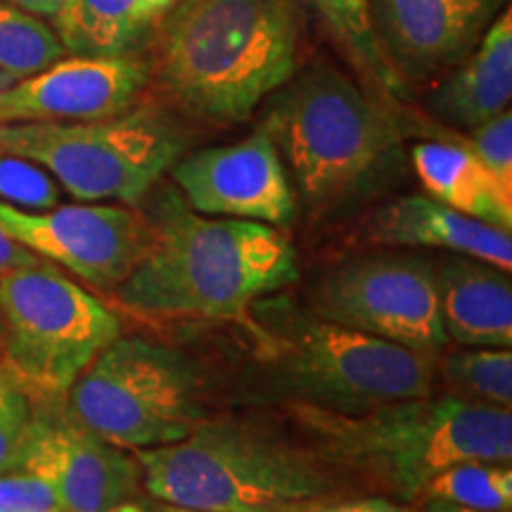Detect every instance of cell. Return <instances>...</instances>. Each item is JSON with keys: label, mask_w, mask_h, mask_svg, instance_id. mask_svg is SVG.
Listing matches in <instances>:
<instances>
[{"label": "cell", "mask_w": 512, "mask_h": 512, "mask_svg": "<svg viewBox=\"0 0 512 512\" xmlns=\"http://www.w3.org/2000/svg\"><path fill=\"white\" fill-rule=\"evenodd\" d=\"M145 221V252L112 290L143 316L245 323L256 302L299 278L292 242L266 223L197 214L171 188Z\"/></svg>", "instance_id": "1"}, {"label": "cell", "mask_w": 512, "mask_h": 512, "mask_svg": "<svg viewBox=\"0 0 512 512\" xmlns=\"http://www.w3.org/2000/svg\"><path fill=\"white\" fill-rule=\"evenodd\" d=\"M311 219H337L399 176V128L342 72L318 64L271 95L264 121Z\"/></svg>", "instance_id": "2"}, {"label": "cell", "mask_w": 512, "mask_h": 512, "mask_svg": "<svg viewBox=\"0 0 512 512\" xmlns=\"http://www.w3.org/2000/svg\"><path fill=\"white\" fill-rule=\"evenodd\" d=\"M299 0H181L166 12L159 76L211 121H245L297 72Z\"/></svg>", "instance_id": "3"}, {"label": "cell", "mask_w": 512, "mask_h": 512, "mask_svg": "<svg viewBox=\"0 0 512 512\" xmlns=\"http://www.w3.org/2000/svg\"><path fill=\"white\" fill-rule=\"evenodd\" d=\"M292 418L323 460L361 472L403 501L463 460H512V408L458 394L418 396L344 415L292 403Z\"/></svg>", "instance_id": "4"}, {"label": "cell", "mask_w": 512, "mask_h": 512, "mask_svg": "<svg viewBox=\"0 0 512 512\" xmlns=\"http://www.w3.org/2000/svg\"><path fill=\"white\" fill-rule=\"evenodd\" d=\"M245 323L268 382L292 403L356 415L434 392V354L344 328L290 299H261Z\"/></svg>", "instance_id": "5"}, {"label": "cell", "mask_w": 512, "mask_h": 512, "mask_svg": "<svg viewBox=\"0 0 512 512\" xmlns=\"http://www.w3.org/2000/svg\"><path fill=\"white\" fill-rule=\"evenodd\" d=\"M143 489L159 503L204 512H278L328 496L335 477L316 451L238 420H200L188 437L133 451Z\"/></svg>", "instance_id": "6"}, {"label": "cell", "mask_w": 512, "mask_h": 512, "mask_svg": "<svg viewBox=\"0 0 512 512\" xmlns=\"http://www.w3.org/2000/svg\"><path fill=\"white\" fill-rule=\"evenodd\" d=\"M0 152L46 169L88 204H138L183 152L178 128L152 110L98 121L0 124Z\"/></svg>", "instance_id": "7"}, {"label": "cell", "mask_w": 512, "mask_h": 512, "mask_svg": "<svg viewBox=\"0 0 512 512\" xmlns=\"http://www.w3.org/2000/svg\"><path fill=\"white\" fill-rule=\"evenodd\" d=\"M119 335L117 311L48 261L0 275V361L34 399L67 394Z\"/></svg>", "instance_id": "8"}, {"label": "cell", "mask_w": 512, "mask_h": 512, "mask_svg": "<svg viewBox=\"0 0 512 512\" xmlns=\"http://www.w3.org/2000/svg\"><path fill=\"white\" fill-rule=\"evenodd\" d=\"M67 394L83 425L131 453L176 444L202 420L192 361L145 337L119 335Z\"/></svg>", "instance_id": "9"}, {"label": "cell", "mask_w": 512, "mask_h": 512, "mask_svg": "<svg viewBox=\"0 0 512 512\" xmlns=\"http://www.w3.org/2000/svg\"><path fill=\"white\" fill-rule=\"evenodd\" d=\"M311 306L320 318L425 354H437L448 342L437 266L420 254L344 261L318 280Z\"/></svg>", "instance_id": "10"}, {"label": "cell", "mask_w": 512, "mask_h": 512, "mask_svg": "<svg viewBox=\"0 0 512 512\" xmlns=\"http://www.w3.org/2000/svg\"><path fill=\"white\" fill-rule=\"evenodd\" d=\"M5 235L95 290H114L150 240L143 216L124 204H64L29 211L0 202Z\"/></svg>", "instance_id": "11"}, {"label": "cell", "mask_w": 512, "mask_h": 512, "mask_svg": "<svg viewBox=\"0 0 512 512\" xmlns=\"http://www.w3.org/2000/svg\"><path fill=\"white\" fill-rule=\"evenodd\" d=\"M19 470L53 486L62 512H112L136 501L143 475L133 453L83 425L62 396H36Z\"/></svg>", "instance_id": "12"}, {"label": "cell", "mask_w": 512, "mask_h": 512, "mask_svg": "<svg viewBox=\"0 0 512 512\" xmlns=\"http://www.w3.org/2000/svg\"><path fill=\"white\" fill-rule=\"evenodd\" d=\"M169 171L185 204L197 214L273 228L290 226L297 214L290 176L278 147L261 126L238 143L178 157Z\"/></svg>", "instance_id": "13"}, {"label": "cell", "mask_w": 512, "mask_h": 512, "mask_svg": "<svg viewBox=\"0 0 512 512\" xmlns=\"http://www.w3.org/2000/svg\"><path fill=\"white\" fill-rule=\"evenodd\" d=\"M503 0H370L377 43L403 83L456 67L498 17Z\"/></svg>", "instance_id": "14"}, {"label": "cell", "mask_w": 512, "mask_h": 512, "mask_svg": "<svg viewBox=\"0 0 512 512\" xmlns=\"http://www.w3.org/2000/svg\"><path fill=\"white\" fill-rule=\"evenodd\" d=\"M150 69L133 55L62 57L0 93V124L10 121H98L124 114Z\"/></svg>", "instance_id": "15"}, {"label": "cell", "mask_w": 512, "mask_h": 512, "mask_svg": "<svg viewBox=\"0 0 512 512\" xmlns=\"http://www.w3.org/2000/svg\"><path fill=\"white\" fill-rule=\"evenodd\" d=\"M358 240L366 245L401 249H441L489 261L503 271L512 268V235L430 195H406L382 204L363 223Z\"/></svg>", "instance_id": "16"}, {"label": "cell", "mask_w": 512, "mask_h": 512, "mask_svg": "<svg viewBox=\"0 0 512 512\" xmlns=\"http://www.w3.org/2000/svg\"><path fill=\"white\" fill-rule=\"evenodd\" d=\"M434 266L446 337L460 347L510 349V271L467 254H448Z\"/></svg>", "instance_id": "17"}, {"label": "cell", "mask_w": 512, "mask_h": 512, "mask_svg": "<svg viewBox=\"0 0 512 512\" xmlns=\"http://www.w3.org/2000/svg\"><path fill=\"white\" fill-rule=\"evenodd\" d=\"M512 100V12L498 15L477 46L458 62L430 95L432 112L448 124L477 128L510 110Z\"/></svg>", "instance_id": "18"}, {"label": "cell", "mask_w": 512, "mask_h": 512, "mask_svg": "<svg viewBox=\"0 0 512 512\" xmlns=\"http://www.w3.org/2000/svg\"><path fill=\"white\" fill-rule=\"evenodd\" d=\"M411 162L427 195L489 226L512 230V190L498 181L470 147L453 143H420Z\"/></svg>", "instance_id": "19"}, {"label": "cell", "mask_w": 512, "mask_h": 512, "mask_svg": "<svg viewBox=\"0 0 512 512\" xmlns=\"http://www.w3.org/2000/svg\"><path fill=\"white\" fill-rule=\"evenodd\" d=\"M55 27L64 50L83 57L131 55L145 31L136 0H69Z\"/></svg>", "instance_id": "20"}, {"label": "cell", "mask_w": 512, "mask_h": 512, "mask_svg": "<svg viewBox=\"0 0 512 512\" xmlns=\"http://www.w3.org/2000/svg\"><path fill=\"white\" fill-rule=\"evenodd\" d=\"M339 48L349 55L354 67L387 95H403V83L384 57L370 19V0H313Z\"/></svg>", "instance_id": "21"}, {"label": "cell", "mask_w": 512, "mask_h": 512, "mask_svg": "<svg viewBox=\"0 0 512 512\" xmlns=\"http://www.w3.org/2000/svg\"><path fill=\"white\" fill-rule=\"evenodd\" d=\"M422 498L460 505V508L503 512L512 508V467L501 460H463L439 472L425 486Z\"/></svg>", "instance_id": "22"}, {"label": "cell", "mask_w": 512, "mask_h": 512, "mask_svg": "<svg viewBox=\"0 0 512 512\" xmlns=\"http://www.w3.org/2000/svg\"><path fill=\"white\" fill-rule=\"evenodd\" d=\"M64 53L55 29L17 5L0 3V72L22 81L62 60Z\"/></svg>", "instance_id": "23"}, {"label": "cell", "mask_w": 512, "mask_h": 512, "mask_svg": "<svg viewBox=\"0 0 512 512\" xmlns=\"http://www.w3.org/2000/svg\"><path fill=\"white\" fill-rule=\"evenodd\" d=\"M441 373L451 394L512 408V349L465 347L441 361Z\"/></svg>", "instance_id": "24"}, {"label": "cell", "mask_w": 512, "mask_h": 512, "mask_svg": "<svg viewBox=\"0 0 512 512\" xmlns=\"http://www.w3.org/2000/svg\"><path fill=\"white\" fill-rule=\"evenodd\" d=\"M34 413V396L0 361V475L19 470Z\"/></svg>", "instance_id": "25"}, {"label": "cell", "mask_w": 512, "mask_h": 512, "mask_svg": "<svg viewBox=\"0 0 512 512\" xmlns=\"http://www.w3.org/2000/svg\"><path fill=\"white\" fill-rule=\"evenodd\" d=\"M0 202L43 211L60 204V185L41 166L0 152Z\"/></svg>", "instance_id": "26"}, {"label": "cell", "mask_w": 512, "mask_h": 512, "mask_svg": "<svg viewBox=\"0 0 512 512\" xmlns=\"http://www.w3.org/2000/svg\"><path fill=\"white\" fill-rule=\"evenodd\" d=\"M470 150L486 169L512 190V114L505 110L498 117L472 128Z\"/></svg>", "instance_id": "27"}, {"label": "cell", "mask_w": 512, "mask_h": 512, "mask_svg": "<svg viewBox=\"0 0 512 512\" xmlns=\"http://www.w3.org/2000/svg\"><path fill=\"white\" fill-rule=\"evenodd\" d=\"M0 512H62L46 479L31 470L0 475Z\"/></svg>", "instance_id": "28"}, {"label": "cell", "mask_w": 512, "mask_h": 512, "mask_svg": "<svg viewBox=\"0 0 512 512\" xmlns=\"http://www.w3.org/2000/svg\"><path fill=\"white\" fill-rule=\"evenodd\" d=\"M278 512H420L406 503H396L392 498L368 496V498H332L316 496L304 501L287 503Z\"/></svg>", "instance_id": "29"}, {"label": "cell", "mask_w": 512, "mask_h": 512, "mask_svg": "<svg viewBox=\"0 0 512 512\" xmlns=\"http://www.w3.org/2000/svg\"><path fill=\"white\" fill-rule=\"evenodd\" d=\"M38 261L43 259H38L36 254H31L29 249H24L22 245H17V242L8 238L5 230L0 228V275L17 271V268L24 266H34Z\"/></svg>", "instance_id": "30"}, {"label": "cell", "mask_w": 512, "mask_h": 512, "mask_svg": "<svg viewBox=\"0 0 512 512\" xmlns=\"http://www.w3.org/2000/svg\"><path fill=\"white\" fill-rule=\"evenodd\" d=\"M181 0H136V12L138 22L143 24V29L150 27L152 22H157L159 17H164L166 12H171Z\"/></svg>", "instance_id": "31"}, {"label": "cell", "mask_w": 512, "mask_h": 512, "mask_svg": "<svg viewBox=\"0 0 512 512\" xmlns=\"http://www.w3.org/2000/svg\"><path fill=\"white\" fill-rule=\"evenodd\" d=\"M5 3L17 5V8L31 12L36 17H50L55 19L60 12L67 8L69 0H5Z\"/></svg>", "instance_id": "32"}, {"label": "cell", "mask_w": 512, "mask_h": 512, "mask_svg": "<svg viewBox=\"0 0 512 512\" xmlns=\"http://www.w3.org/2000/svg\"><path fill=\"white\" fill-rule=\"evenodd\" d=\"M420 512H484V510H470V508H460V505L439 501V498H420ZM510 512V510H503Z\"/></svg>", "instance_id": "33"}, {"label": "cell", "mask_w": 512, "mask_h": 512, "mask_svg": "<svg viewBox=\"0 0 512 512\" xmlns=\"http://www.w3.org/2000/svg\"><path fill=\"white\" fill-rule=\"evenodd\" d=\"M150 512H204V510H190V508H181V505L162 503V505H152Z\"/></svg>", "instance_id": "34"}, {"label": "cell", "mask_w": 512, "mask_h": 512, "mask_svg": "<svg viewBox=\"0 0 512 512\" xmlns=\"http://www.w3.org/2000/svg\"><path fill=\"white\" fill-rule=\"evenodd\" d=\"M12 83H15V79H12L10 74H5V72H0V93L5 91V88H10Z\"/></svg>", "instance_id": "35"}]
</instances>
